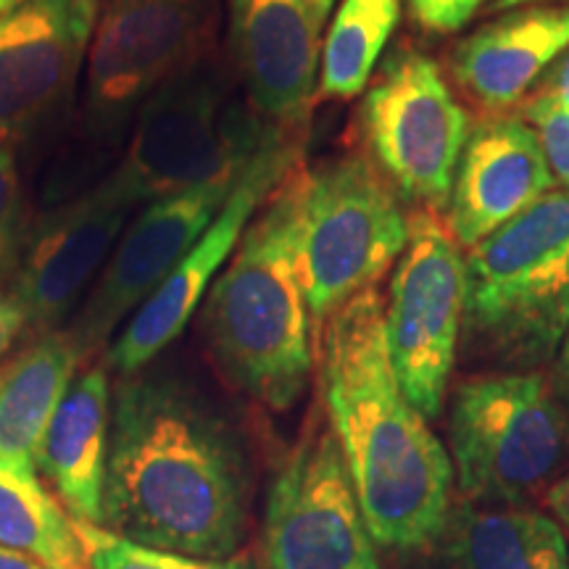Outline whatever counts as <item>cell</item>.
Returning a JSON list of instances; mask_svg holds the SVG:
<instances>
[{"label": "cell", "instance_id": "cell-1", "mask_svg": "<svg viewBox=\"0 0 569 569\" xmlns=\"http://www.w3.org/2000/svg\"><path fill=\"white\" fill-rule=\"evenodd\" d=\"M132 543L234 557L246 478L227 427L167 375L122 377L111 396L103 525Z\"/></svg>", "mask_w": 569, "mask_h": 569}, {"label": "cell", "instance_id": "cell-2", "mask_svg": "<svg viewBox=\"0 0 569 569\" xmlns=\"http://www.w3.org/2000/svg\"><path fill=\"white\" fill-rule=\"evenodd\" d=\"M325 417L377 546L417 551L443 536L453 467L430 422L398 386L386 301L365 290L322 327Z\"/></svg>", "mask_w": 569, "mask_h": 569}, {"label": "cell", "instance_id": "cell-3", "mask_svg": "<svg viewBox=\"0 0 569 569\" xmlns=\"http://www.w3.org/2000/svg\"><path fill=\"white\" fill-rule=\"evenodd\" d=\"M306 163L277 184L201 303L211 356L227 380L269 411H290L315 369V322L298 267Z\"/></svg>", "mask_w": 569, "mask_h": 569}, {"label": "cell", "instance_id": "cell-4", "mask_svg": "<svg viewBox=\"0 0 569 569\" xmlns=\"http://www.w3.org/2000/svg\"><path fill=\"white\" fill-rule=\"evenodd\" d=\"M567 332L569 193L553 188L467 251L461 336L509 372H538Z\"/></svg>", "mask_w": 569, "mask_h": 569}, {"label": "cell", "instance_id": "cell-5", "mask_svg": "<svg viewBox=\"0 0 569 569\" xmlns=\"http://www.w3.org/2000/svg\"><path fill=\"white\" fill-rule=\"evenodd\" d=\"M274 138L284 134L269 130L234 96L217 51L177 71L142 101L122 159L103 182L140 211L196 184L238 177Z\"/></svg>", "mask_w": 569, "mask_h": 569}, {"label": "cell", "instance_id": "cell-6", "mask_svg": "<svg viewBox=\"0 0 569 569\" xmlns=\"http://www.w3.org/2000/svg\"><path fill=\"white\" fill-rule=\"evenodd\" d=\"M448 459L478 507H522L569 461V411L538 372L461 380L448 407Z\"/></svg>", "mask_w": 569, "mask_h": 569}, {"label": "cell", "instance_id": "cell-7", "mask_svg": "<svg viewBox=\"0 0 569 569\" xmlns=\"http://www.w3.org/2000/svg\"><path fill=\"white\" fill-rule=\"evenodd\" d=\"M409 232V213L369 153L303 169L298 267L317 336L338 309L396 267Z\"/></svg>", "mask_w": 569, "mask_h": 569}, {"label": "cell", "instance_id": "cell-8", "mask_svg": "<svg viewBox=\"0 0 569 569\" xmlns=\"http://www.w3.org/2000/svg\"><path fill=\"white\" fill-rule=\"evenodd\" d=\"M219 0H101L84 67V127L117 138L151 92L217 53Z\"/></svg>", "mask_w": 569, "mask_h": 569}, {"label": "cell", "instance_id": "cell-9", "mask_svg": "<svg viewBox=\"0 0 569 569\" xmlns=\"http://www.w3.org/2000/svg\"><path fill=\"white\" fill-rule=\"evenodd\" d=\"M369 159L415 209L440 213L472 122L430 56L396 51L382 63L361 103Z\"/></svg>", "mask_w": 569, "mask_h": 569}, {"label": "cell", "instance_id": "cell-10", "mask_svg": "<svg viewBox=\"0 0 569 569\" xmlns=\"http://www.w3.org/2000/svg\"><path fill=\"white\" fill-rule=\"evenodd\" d=\"M409 243L396 261L386 301L390 365L427 422L440 417L465 327V256L440 213H409Z\"/></svg>", "mask_w": 569, "mask_h": 569}, {"label": "cell", "instance_id": "cell-11", "mask_svg": "<svg viewBox=\"0 0 569 569\" xmlns=\"http://www.w3.org/2000/svg\"><path fill=\"white\" fill-rule=\"evenodd\" d=\"M264 569H382L327 417L306 425L267 496Z\"/></svg>", "mask_w": 569, "mask_h": 569}, {"label": "cell", "instance_id": "cell-12", "mask_svg": "<svg viewBox=\"0 0 569 569\" xmlns=\"http://www.w3.org/2000/svg\"><path fill=\"white\" fill-rule=\"evenodd\" d=\"M301 161L303 140L288 138H274L253 156L209 230L111 340L106 353L109 372L113 369L119 377L138 375L182 336L190 317L201 309L213 280L230 261L248 224L253 222L277 184Z\"/></svg>", "mask_w": 569, "mask_h": 569}, {"label": "cell", "instance_id": "cell-13", "mask_svg": "<svg viewBox=\"0 0 569 569\" xmlns=\"http://www.w3.org/2000/svg\"><path fill=\"white\" fill-rule=\"evenodd\" d=\"M240 174L159 198L134 213L119 243L113 246L103 272L84 298L82 309L77 311V319L67 327L82 356L101 348L113 330L124 325L140 309V303L167 280L182 256L219 217Z\"/></svg>", "mask_w": 569, "mask_h": 569}, {"label": "cell", "instance_id": "cell-14", "mask_svg": "<svg viewBox=\"0 0 569 569\" xmlns=\"http://www.w3.org/2000/svg\"><path fill=\"white\" fill-rule=\"evenodd\" d=\"M138 213L103 180L42 213L17 251L11 301L34 336L59 332L103 272L113 246Z\"/></svg>", "mask_w": 569, "mask_h": 569}, {"label": "cell", "instance_id": "cell-15", "mask_svg": "<svg viewBox=\"0 0 569 569\" xmlns=\"http://www.w3.org/2000/svg\"><path fill=\"white\" fill-rule=\"evenodd\" d=\"M101 0H21L0 17V146L17 148L69 101Z\"/></svg>", "mask_w": 569, "mask_h": 569}, {"label": "cell", "instance_id": "cell-16", "mask_svg": "<svg viewBox=\"0 0 569 569\" xmlns=\"http://www.w3.org/2000/svg\"><path fill=\"white\" fill-rule=\"evenodd\" d=\"M322 34L311 0H227V48L248 106L303 140L317 101Z\"/></svg>", "mask_w": 569, "mask_h": 569}, {"label": "cell", "instance_id": "cell-17", "mask_svg": "<svg viewBox=\"0 0 569 569\" xmlns=\"http://www.w3.org/2000/svg\"><path fill=\"white\" fill-rule=\"evenodd\" d=\"M557 188L532 127L515 113L472 127L461 151L446 227L469 251Z\"/></svg>", "mask_w": 569, "mask_h": 569}, {"label": "cell", "instance_id": "cell-18", "mask_svg": "<svg viewBox=\"0 0 569 569\" xmlns=\"http://www.w3.org/2000/svg\"><path fill=\"white\" fill-rule=\"evenodd\" d=\"M567 48L569 3L517 6L459 40L448 74L475 109L501 117L532 96Z\"/></svg>", "mask_w": 569, "mask_h": 569}, {"label": "cell", "instance_id": "cell-19", "mask_svg": "<svg viewBox=\"0 0 569 569\" xmlns=\"http://www.w3.org/2000/svg\"><path fill=\"white\" fill-rule=\"evenodd\" d=\"M111 396L106 361L77 375L34 453V467L46 475L69 515L92 525H103Z\"/></svg>", "mask_w": 569, "mask_h": 569}, {"label": "cell", "instance_id": "cell-20", "mask_svg": "<svg viewBox=\"0 0 569 569\" xmlns=\"http://www.w3.org/2000/svg\"><path fill=\"white\" fill-rule=\"evenodd\" d=\"M80 346L67 330L34 338L0 369V461L34 467L40 440L74 382Z\"/></svg>", "mask_w": 569, "mask_h": 569}, {"label": "cell", "instance_id": "cell-21", "mask_svg": "<svg viewBox=\"0 0 569 569\" xmlns=\"http://www.w3.org/2000/svg\"><path fill=\"white\" fill-rule=\"evenodd\" d=\"M443 532L448 569H569L559 525L538 509L467 503Z\"/></svg>", "mask_w": 569, "mask_h": 569}, {"label": "cell", "instance_id": "cell-22", "mask_svg": "<svg viewBox=\"0 0 569 569\" xmlns=\"http://www.w3.org/2000/svg\"><path fill=\"white\" fill-rule=\"evenodd\" d=\"M0 546L48 569H88L71 515L48 493L34 467L0 461Z\"/></svg>", "mask_w": 569, "mask_h": 569}, {"label": "cell", "instance_id": "cell-23", "mask_svg": "<svg viewBox=\"0 0 569 569\" xmlns=\"http://www.w3.org/2000/svg\"><path fill=\"white\" fill-rule=\"evenodd\" d=\"M398 17V0H343L322 38L317 98L359 96L372 80Z\"/></svg>", "mask_w": 569, "mask_h": 569}, {"label": "cell", "instance_id": "cell-24", "mask_svg": "<svg viewBox=\"0 0 569 569\" xmlns=\"http://www.w3.org/2000/svg\"><path fill=\"white\" fill-rule=\"evenodd\" d=\"M77 536H80L84 561L88 569H256L248 557L227 559H201L188 553L161 551L151 546L132 543L117 532L101 528V525L82 522L71 517Z\"/></svg>", "mask_w": 569, "mask_h": 569}, {"label": "cell", "instance_id": "cell-25", "mask_svg": "<svg viewBox=\"0 0 569 569\" xmlns=\"http://www.w3.org/2000/svg\"><path fill=\"white\" fill-rule=\"evenodd\" d=\"M522 119L538 134L553 182L569 193V109L549 98L530 96L522 106Z\"/></svg>", "mask_w": 569, "mask_h": 569}, {"label": "cell", "instance_id": "cell-26", "mask_svg": "<svg viewBox=\"0 0 569 569\" xmlns=\"http://www.w3.org/2000/svg\"><path fill=\"white\" fill-rule=\"evenodd\" d=\"M21 211H24V198H21V180L13 148L0 146V264H6L17 253Z\"/></svg>", "mask_w": 569, "mask_h": 569}, {"label": "cell", "instance_id": "cell-27", "mask_svg": "<svg viewBox=\"0 0 569 569\" xmlns=\"http://www.w3.org/2000/svg\"><path fill=\"white\" fill-rule=\"evenodd\" d=\"M411 17L427 32L451 34L461 30L488 0H407Z\"/></svg>", "mask_w": 569, "mask_h": 569}, {"label": "cell", "instance_id": "cell-28", "mask_svg": "<svg viewBox=\"0 0 569 569\" xmlns=\"http://www.w3.org/2000/svg\"><path fill=\"white\" fill-rule=\"evenodd\" d=\"M532 96L549 98V101L569 109V48L551 63V69L543 74V80H540L538 88L532 90Z\"/></svg>", "mask_w": 569, "mask_h": 569}, {"label": "cell", "instance_id": "cell-29", "mask_svg": "<svg viewBox=\"0 0 569 569\" xmlns=\"http://www.w3.org/2000/svg\"><path fill=\"white\" fill-rule=\"evenodd\" d=\"M24 330V317H21L17 303L11 301L9 290L0 288V359L11 351L13 340H17Z\"/></svg>", "mask_w": 569, "mask_h": 569}, {"label": "cell", "instance_id": "cell-30", "mask_svg": "<svg viewBox=\"0 0 569 569\" xmlns=\"http://www.w3.org/2000/svg\"><path fill=\"white\" fill-rule=\"evenodd\" d=\"M546 503H549L551 519L559 525L561 536H565L567 549H569V467L549 488V493H546Z\"/></svg>", "mask_w": 569, "mask_h": 569}, {"label": "cell", "instance_id": "cell-31", "mask_svg": "<svg viewBox=\"0 0 569 569\" xmlns=\"http://www.w3.org/2000/svg\"><path fill=\"white\" fill-rule=\"evenodd\" d=\"M551 388L557 398L561 401V407L569 411V332L561 343L557 361H553V375H551Z\"/></svg>", "mask_w": 569, "mask_h": 569}, {"label": "cell", "instance_id": "cell-32", "mask_svg": "<svg viewBox=\"0 0 569 569\" xmlns=\"http://www.w3.org/2000/svg\"><path fill=\"white\" fill-rule=\"evenodd\" d=\"M0 569H48V567L40 565L38 559L27 557V553L3 549V546H0Z\"/></svg>", "mask_w": 569, "mask_h": 569}, {"label": "cell", "instance_id": "cell-33", "mask_svg": "<svg viewBox=\"0 0 569 569\" xmlns=\"http://www.w3.org/2000/svg\"><path fill=\"white\" fill-rule=\"evenodd\" d=\"M532 3H569V0H496L493 11H507V9H517V6H532Z\"/></svg>", "mask_w": 569, "mask_h": 569}, {"label": "cell", "instance_id": "cell-34", "mask_svg": "<svg viewBox=\"0 0 569 569\" xmlns=\"http://www.w3.org/2000/svg\"><path fill=\"white\" fill-rule=\"evenodd\" d=\"M336 3H338V0H311V9H315L319 24H322V27L327 24V19H330V13H332V9H336Z\"/></svg>", "mask_w": 569, "mask_h": 569}, {"label": "cell", "instance_id": "cell-35", "mask_svg": "<svg viewBox=\"0 0 569 569\" xmlns=\"http://www.w3.org/2000/svg\"><path fill=\"white\" fill-rule=\"evenodd\" d=\"M17 3H21V0H0V17H3L6 11H11Z\"/></svg>", "mask_w": 569, "mask_h": 569}]
</instances>
